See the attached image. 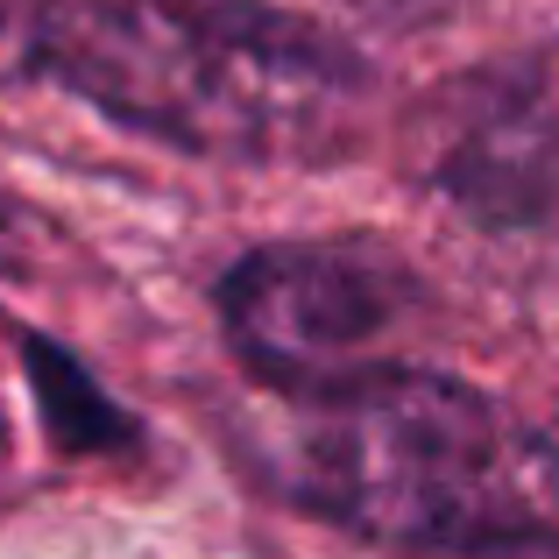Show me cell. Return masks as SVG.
Listing matches in <instances>:
<instances>
[{"label":"cell","mask_w":559,"mask_h":559,"mask_svg":"<svg viewBox=\"0 0 559 559\" xmlns=\"http://www.w3.org/2000/svg\"><path fill=\"white\" fill-rule=\"evenodd\" d=\"M43 71L205 164H333L376 93L333 36L262 0H57Z\"/></svg>","instance_id":"6da1fadb"},{"label":"cell","mask_w":559,"mask_h":559,"mask_svg":"<svg viewBox=\"0 0 559 559\" xmlns=\"http://www.w3.org/2000/svg\"><path fill=\"white\" fill-rule=\"evenodd\" d=\"M532 447L481 390L382 361L298 390L284 496L312 518L404 552H467L532 518Z\"/></svg>","instance_id":"7a4b0ae2"},{"label":"cell","mask_w":559,"mask_h":559,"mask_svg":"<svg viewBox=\"0 0 559 559\" xmlns=\"http://www.w3.org/2000/svg\"><path fill=\"white\" fill-rule=\"evenodd\" d=\"M418 319V284L369 241H276L219 284V326L248 376L270 390H326L390 361Z\"/></svg>","instance_id":"3957f363"},{"label":"cell","mask_w":559,"mask_h":559,"mask_svg":"<svg viewBox=\"0 0 559 559\" xmlns=\"http://www.w3.org/2000/svg\"><path fill=\"white\" fill-rule=\"evenodd\" d=\"M411 164L475 227L559 234V43L481 64L425 99Z\"/></svg>","instance_id":"277c9868"},{"label":"cell","mask_w":559,"mask_h":559,"mask_svg":"<svg viewBox=\"0 0 559 559\" xmlns=\"http://www.w3.org/2000/svg\"><path fill=\"white\" fill-rule=\"evenodd\" d=\"M50 14H57V0H0V85L36 79V71H43Z\"/></svg>","instance_id":"5b68a950"},{"label":"cell","mask_w":559,"mask_h":559,"mask_svg":"<svg viewBox=\"0 0 559 559\" xmlns=\"http://www.w3.org/2000/svg\"><path fill=\"white\" fill-rule=\"evenodd\" d=\"M447 559H559V538H546L538 524H524V532H503V538H489V546H467V552H447Z\"/></svg>","instance_id":"8992f818"}]
</instances>
